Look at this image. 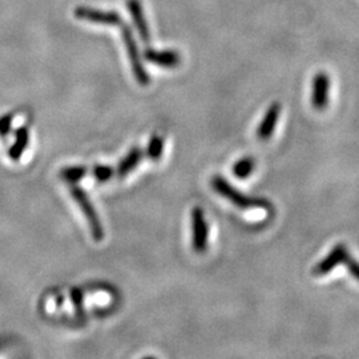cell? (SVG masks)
Returning a JSON list of instances; mask_svg holds the SVG:
<instances>
[{
	"mask_svg": "<svg viewBox=\"0 0 359 359\" xmlns=\"http://www.w3.org/2000/svg\"><path fill=\"white\" fill-rule=\"evenodd\" d=\"M210 185L215 192L218 193L221 197L226 198L233 205L240 209H253V208H262V209H271V204L266 198L259 197H250L246 196L238 189H236L231 182L222 176H213L210 180Z\"/></svg>",
	"mask_w": 359,
	"mask_h": 359,
	"instance_id": "1",
	"label": "cell"
},
{
	"mask_svg": "<svg viewBox=\"0 0 359 359\" xmlns=\"http://www.w3.org/2000/svg\"><path fill=\"white\" fill-rule=\"evenodd\" d=\"M69 192H71L72 198L75 200V203H76L79 208L81 209L84 217L87 219V224H88V226H90V234H92L93 240L97 241V243L102 241L104 238L103 224H102V221H100V217H99V215H97L95 206L90 203L88 194L84 192L83 188L77 187L75 184L71 187Z\"/></svg>",
	"mask_w": 359,
	"mask_h": 359,
	"instance_id": "2",
	"label": "cell"
},
{
	"mask_svg": "<svg viewBox=\"0 0 359 359\" xmlns=\"http://www.w3.org/2000/svg\"><path fill=\"white\" fill-rule=\"evenodd\" d=\"M123 29H121V34H123V40H124V44H126V50L128 53L129 63L132 67V72H133V76L137 80V83L145 87L149 84L151 79L148 76L147 71H145V67L142 65V56H140V52L137 48V44H136V40L135 36L132 34V31L129 29V27L126 25H121Z\"/></svg>",
	"mask_w": 359,
	"mask_h": 359,
	"instance_id": "3",
	"label": "cell"
},
{
	"mask_svg": "<svg viewBox=\"0 0 359 359\" xmlns=\"http://www.w3.org/2000/svg\"><path fill=\"white\" fill-rule=\"evenodd\" d=\"M192 222V248L198 255L205 253L209 240V226L206 222L205 213L201 206H194L191 213Z\"/></svg>",
	"mask_w": 359,
	"mask_h": 359,
	"instance_id": "4",
	"label": "cell"
},
{
	"mask_svg": "<svg viewBox=\"0 0 359 359\" xmlns=\"http://www.w3.org/2000/svg\"><path fill=\"white\" fill-rule=\"evenodd\" d=\"M75 16L79 20L90 22L95 25H103V26H121L123 19L116 11H103V10H95L90 7H77L75 10Z\"/></svg>",
	"mask_w": 359,
	"mask_h": 359,
	"instance_id": "5",
	"label": "cell"
},
{
	"mask_svg": "<svg viewBox=\"0 0 359 359\" xmlns=\"http://www.w3.org/2000/svg\"><path fill=\"white\" fill-rule=\"evenodd\" d=\"M348 249L345 244H338L334 246L333 249L330 250V253L327 255L326 258H323L322 261H320L316 268L313 269L314 276H326L329 274L332 270L335 269L338 265H342L344 261L346 259V257L348 256Z\"/></svg>",
	"mask_w": 359,
	"mask_h": 359,
	"instance_id": "6",
	"label": "cell"
},
{
	"mask_svg": "<svg viewBox=\"0 0 359 359\" xmlns=\"http://www.w3.org/2000/svg\"><path fill=\"white\" fill-rule=\"evenodd\" d=\"M329 90H330V77L325 72L317 74L313 79V93L311 104L317 111H323L329 104Z\"/></svg>",
	"mask_w": 359,
	"mask_h": 359,
	"instance_id": "7",
	"label": "cell"
},
{
	"mask_svg": "<svg viewBox=\"0 0 359 359\" xmlns=\"http://www.w3.org/2000/svg\"><path fill=\"white\" fill-rule=\"evenodd\" d=\"M281 109H283V107L280 103H273L266 109L264 118L261 120V123L257 128V137L261 142H266L271 137L274 129L277 127L280 115H281Z\"/></svg>",
	"mask_w": 359,
	"mask_h": 359,
	"instance_id": "8",
	"label": "cell"
},
{
	"mask_svg": "<svg viewBox=\"0 0 359 359\" xmlns=\"http://www.w3.org/2000/svg\"><path fill=\"white\" fill-rule=\"evenodd\" d=\"M144 57L152 65L164 67V68H176L181 63V57L176 51H156L148 48L144 52Z\"/></svg>",
	"mask_w": 359,
	"mask_h": 359,
	"instance_id": "9",
	"label": "cell"
},
{
	"mask_svg": "<svg viewBox=\"0 0 359 359\" xmlns=\"http://www.w3.org/2000/svg\"><path fill=\"white\" fill-rule=\"evenodd\" d=\"M127 7H128L129 13L133 18V23L139 31L140 38L144 43H148L151 40V36H149V28L147 25L145 15L142 10V1L140 0H127Z\"/></svg>",
	"mask_w": 359,
	"mask_h": 359,
	"instance_id": "10",
	"label": "cell"
},
{
	"mask_svg": "<svg viewBox=\"0 0 359 359\" xmlns=\"http://www.w3.org/2000/svg\"><path fill=\"white\" fill-rule=\"evenodd\" d=\"M142 158V151L140 148H133L129 151L128 154L120 161L118 167L116 169V173L118 177H124L130 173L135 168L140 164Z\"/></svg>",
	"mask_w": 359,
	"mask_h": 359,
	"instance_id": "11",
	"label": "cell"
},
{
	"mask_svg": "<svg viewBox=\"0 0 359 359\" xmlns=\"http://www.w3.org/2000/svg\"><path fill=\"white\" fill-rule=\"evenodd\" d=\"M28 142H29L28 129L26 127L18 129L16 135H15V142H13V147L10 148V158L13 161H19L22 158V156L28 147Z\"/></svg>",
	"mask_w": 359,
	"mask_h": 359,
	"instance_id": "12",
	"label": "cell"
},
{
	"mask_svg": "<svg viewBox=\"0 0 359 359\" xmlns=\"http://www.w3.org/2000/svg\"><path fill=\"white\" fill-rule=\"evenodd\" d=\"M255 168H256V161L252 157H244L237 163H234L231 172L237 179L245 180L253 173Z\"/></svg>",
	"mask_w": 359,
	"mask_h": 359,
	"instance_id": "13",
	"label": "cell"
},
{
	"mask_svg": "<svg viewBox=\"0 0 359 359\" xmlns=\"http://www.w3.org/2000/svg\"><path fill=\"white\" fill-rule=\"evenodd\" d=\"M86 175H87V168L83 165H75V167L65 168L60 172V179L74 185L84 179Z\"/></svg>",
	"mask_w": 359,
	"mask_h": 359,
	"instance_id": "14",
	"label": "cell"
},
{
	"mask_svg": "<svg viewBox=\"0 0 359 359\" xmlns=\"http://www.w3.org/2000/svg\"><path fill=\"white\" fill-rule=\"evenodd\" d=\"M163 154H164V140H163V137L154 135L148 142L147 156L152 161H158Z\"/></svg>",
	"mask_w": 359,
	"mask_h": 359,
	"instance_id": "15",
	"label": "cell"
},
{
	"mask_svg": "<svg viewBox=\"0 0 359 359\" xmlns=\"http://www.w3.org/2000/svg\"><path fill=\"white\" fill-rule=\"evenodd\" d=\"M92 173H93V177L96 179V181L107 182L112 179L115 170H114V168L108 167V165H95Z\"/></svg>",
	"mask_w": 359,
	"mask_h": 359,
	"instance_id": "16",
	"label": "cell"
},
{
	"mask_svg": "<svg viewBox=\"0 0 359 359\" xmlns=\"http://www.w3.org/2000/svg\"><path fill=\"white\" fill-rule=\"evenodd\" d=\"M342 265H345V266H346L351 277H354L357 281H359V262L357 259L351 258V256L348 255V256L346 257V259L344 261V264H342Z\"/></svg>",
	"mask_w": 359,
	"mask_h": 359,
	"instance_id": "17",
	"label": "cell"
},
{
	"mask_svg": "<svg viewBox=\"0 0 359 359\" xmlns=\"http://www.w3.org/2000/svg\"><path fill=\"white\" fill-rule=\"evenodd\" d=\"M13 126V116L6 115L0 117V135L6 136Z\"/></svg>",
	"mask_w": 359,
	"mask_h": 359,
	"instance_id": "18",
	"label": "cell"
},
{
	"mask_svg": "<svg viewBox=\"0 0 359 359\" xmlns=\"http://www.w3.org/2000/svg\"><path fill=\"white\" fill-rule=\"evenodd\" d=\"M71 298H72V302H74V306H75V308H81V304H83V292H81L80 289H74L72 293H71Z\"/></svg>",
	"mask_w": 359,
	"mask_h": 359,
	"instance_id": "19",
	"label": "cell"
}]
</instances>
